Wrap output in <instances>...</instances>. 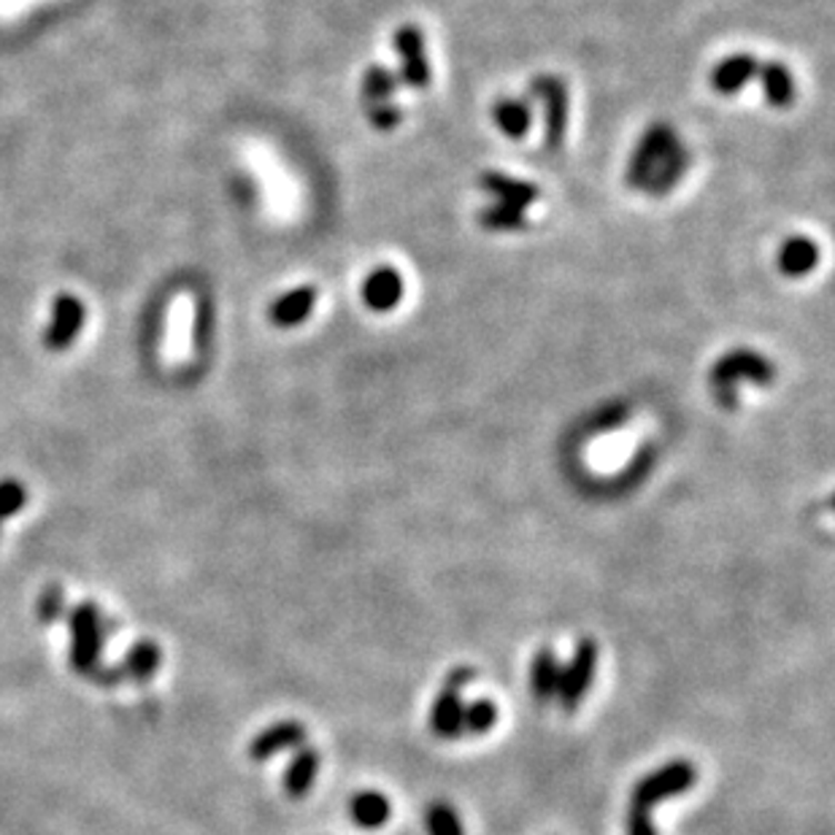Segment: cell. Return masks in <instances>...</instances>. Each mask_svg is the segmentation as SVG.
I'll use <instances>...</instances> for the list:
<instances>
[{
	"mask_svg": "<svg viewBox=\"0 0 835 835\" xmlns=\"http://www.w3.org/2000/svg\"><path fill=\"white\" fill-rule=\"evenodd\" d=\"M560 663L554 657L552 650H541L530 663V693L535 695V701L546 703L550 697L557 695L560 687Z\"/></svg>",
	"mask_w": 835,
	"mask_h": 835,
	"instance_id": "obj_17",
	"label": "cell"
},
{
	"mask_svg": "<svg viewBox=\"0 0 835 835\" xmlns=\"http://www.w3.org/2000/svg\"><path fill=\"white\" fill-rule=\"evenodd\" d=\"M24 501H28V492L20 482H0V525L9 516H14L24 506Z\"/></svg>",
	"mask_w": 835,
	"mask_h": 835,
	"instance_id": "obj_26",
	"label": "cell"
},
{
	"mask_svg": "<svg viewBox=\"0 0 835 835\" xmlns=\"http://www.w3.org/2000/svg\"><path fill=\"white\" fill-rule=\"evenodd\" d=\"M757 71L759 66L752 54H731V58H725L714 68V90L722 92V95H735V92L744 90V87L750 84V79L757 77Z\"/></svg>",
	"mask_w": 835,
	"mask_h": 835,
	"instance_id": "obj_14",
	"label": "cell"
},
{
	"mask_svg": "<svg viewBox=\"0 0 835 835\" xmlns=\"http://www.w3.org/2000/svg\"><path fill=\"white\" fill-rule=\"evenodd\" d=\"M530 98L544 101L546 114V147L557 149L569 128V90L557 77H535L530 82Z\"/></svg>",
	"mask_w": 835,
	"mask_h": 835,
	"instance_id": "obj_7",
	"label": "cell"
},
{
	"mask_svg": "<svg viewBox=\"0 0 835 835\" xmlns=\"http://www.w3.org/2000/svg\"><path fill=\"white\" fill-rule=\"evenodd\" d=\"M473 678V671L457 668L446 678L444 690L435 697L433 712H430V727L439 738H460L463 735V708L465 703L460 701V690Z\"/></svg>",
	"mask_w": 835,
	"mask_h": 835,
	"instance_id": "obj_6",
	"label": "cell"
},
{
	"mask_svg": "<svg viewBox=\"0 0 835 835\" xmlns=\"http://www.w3.org/2000/svg\"><path fill=\"white\" fill-rule=\"evenodd\" d=\"M776 371L763 354L750 352V349H733L725 358H720V363L712 371V388L716 401L722 403L727 411L735 409L738 395H735V384L738 382H752V384H768L774 382Z\"/></svg>",
	"mask_w": 835,
	"mask_h": 835,
	"instance_id": "obj_2",
	"label": "cell"
},
{
	"mask_svg": "<svg viewBox=\"0 0 835 835\" xmlns=\"http://www.w3.org/2000/svg\"><path fill=\"white\" fill-rule=\"evenodd\" d=\"M365 117H368V122H371L376 130H395L398 122L403 120L401 109H398V105H392L390 101L365 103Z\"/></svg>",
	"mask_w": 835,
	"mask_h": 835,
	"instance_id": "obj_27",
	"label": "cell"
},
{
	"mask_svg": "<svg viewBox=\"0 0 835 835\" xmlns=\"http://www.w3.org/2000/svg\"><path fill=\"white\" fill-rule=\"evenodd\" d=\"M105 635H109V625L95 603L87 601L71 614V668L101 687H114L122 682V673L120 668L101 665Z\"/></svg>",
	"mask_w": 835,
	"mask_h": 835,
	"instance_id": "obj_1",
	"label": "cell"
},
{
	"mask_svg": "<svg viewBox=\"0 0 835 835\" xmlns=\"http://www.w3.org/2000/svg\"><path fill=\"white\" fill-rule=\"evenodd\" d=\"M597 644L592 638H582L576 644V652H573L569 668L560 671V687H557V697L563 703L565 712H576L582 706L584 695H587L592 678H595V668H597Z\"/></svg>",
	"mask_w": 835,
	"mask_h": 835,
	"instance_id": "obj_5",
	"label": "cell"
},
{
	"mask_svg": "<svg viewBox=\"0 0 835 835\" xmlns=\"http://www.w3.org/2000/svg\"><path fill=\"white\" fill-rule=\"evenodd\" d=\"M401 79L384 66H371L363 73V82H360V92H363L365 103H384L390 101L392 92L398 90Z\"/></svg>",
	"mask_w": 835,
	"mask_h": 835,
	"instance_id": "obj_22",
	"label": "cell"
},
{
	"mask_svg": "<svg viewBox=\"0 0 835 835\" xmlns=\"http://www.w3.org/2000/svg\"><path fill=\"white\" fill-rule=\"evenodd\" d=\"M306 741V727L301 722H276V725L265 727L263 733H258V738L249 744V757L263 763V759H271L273 754L284 752V750H298Z\"/></svg>",
	"mask_w": 835,
	"mask_h": 835,
	"instance_id": "obj_10",
	"label": "cell"
},
{
	"mask_svg": "<svg viewBox=\"0 0 835 835\" xmlns=\"http://www.w3.org/2000/svg\"><path fill=\"white\" fill-rule=\"evenodd\" d=\"M816 263H819V247L812 239H806V235L787 239L782 249H778V271L784 276H806V273L814 271Z\"/></svg>",
	"mask_w": 835,
	"mask_h": 835,
	"instance_id": "obj_15",
	"label": "cell"
},
{
	"mask_svg": "<svg viewBox=\"0 0 835 835\" xmlns=\"http://www.w3.org/2000/svg\"><path fill=\"white\" fill-rule=\"evenodd\" d=\"M39 616L41 622H54L58 616H62V608H66V595H62L60 587H47L41 592L39 597Z\"/></svg>",
	"mask_w": 835,
	"mask_h": 835,
	"instance_id": "obj_28",
	"label": "cell"
},
{
	"mask_svg": "<svg viewBox=\"0 0 835 835\" xmlns=\"http://www.w3.org/2000/svg\"><path fill=\"white\" fill-rule=\"evenodd\" d=\"M403 276L395 268L382 265L371 271L363 282V301L371 311H392L403 298Z\"/></svg>",
	"mask_w": 835,
	"mask_h": 835,
	"instance_id": "obj_11",
	"label": "cell"
},
{
	"mask_svg": "<svg viewBox=\"0 0 835 835\" xmlns=\"http://www.w3.org/2000/svg\"><path fill=\"white\" fill-rule=\"evenodd\" d=\"M84 303L77 295H58L52 301V316H49L47 335H43V344L52 352H66L68 346L77 341V335L84 328Z\"/></svg>",
	"mask_w": 835,
	"mask_h": 835,
	"instance_id": "obj_8",
	"label": "cell"
},
{
	"mask_svg": "<svg viewBox=\"0 0 835 835\" xmlns=\"http://www.w3.org/2000/svg\"><path fill=\"white\" fill-rule=\"evenodd\" d=\"M627 835H657L654 833L650 812L641 806H633V803H631V814H627Z\"/></svg>",
	"mask_w": 835,
	"mask_h": 835,
	"instance_id": "obj_29",
	"label": "cell"
},
{
	"mask_svg": "<svg viewBox=\"0 0 835 835\" xmlns=\"http://www.w3.org/2000/svg\"><path fill=\"white\" fill-rule=\"evenodd\" d=\"M160 660H163V654H160V646L154 641H139L133 650L124 654V660L117 668L122 673V682L124 678H130V682H149L158 673Z\"/></svg>",
	"mask_w": 835,
	"mask_h": 835,
	"instance_id": "obj_18",
	"label": "cell"
},
{
	"mask_svg": "<svg viewBox=\"0 0 835 835\" xmlns=\"http://www.w3.org/2000/svg\"><path fill=\"white\" fill-rule=\"evenodd\" d=\"M495 722H497V706L492 701H487V697H479V701H473L463 708V733L484 735L495 727Z\"/></svg>",
	"mask_w": 835,
	"mask_h": 835,
	"instance_id": "obj_24",
	"label": "cell"
},
{
	"mask_svg": "<svg viewBox=\"0 0 835 835\" xmlns=\"http://www.w3.org/2000/svg\"><path fill=\"white\" fill-rule=\"evenodd\" d=\"M425 822L430 835H465L457 812H454L452 806H446V803H433V806L427 808Z\"/></svg>",
	"mask_w": 835,
	"mask_h": 835,
	"instance_id": "obj_25",
	"label": "cell"
},
{
	"mask_svg": "<svg viewBox=\"0 0 835 835\" xmlns=\"http://www.w3.org/2000/svg\"><path fill=\"white\" fill-rule=\"evenodd\" d=\"M316 290L314 286H295V290L284 292L268 309V320L276 328H295L314 311Z\"/></svg>",
	"mask_w": 835,
	"mask_h": 835,
	"instance_id": "obj_13",
	"label": "cell"
},
{
	"mask_svg": "<svg viewBox=\"0 0 835 835\" xmlns=\"http://www.w3.org/2000/svg\"><path fill=\"white\" fill-rule=\"evenodd\" d=\"M320 752L309 750V746H298L295 757L286 765L284 774V789L290 797H303L314 787L316 774H320Z\"/></svg>",
	"mask_w": 835,
	"mask_h": 835,
	"instance_id": "obj_16",
	"label": "cell"
},
{
	"mask_svg": "<svg viewBox=\"0 0 835 835\" xmlns=\"http://www.w3.org/2000/svg\"><path fill=\"white\" fill-rule=\"evenodd\" d=\"M678 143L682 141H678L676 130L671 124L654 122L652 128H646V133L635 143L631 163H627V184L635 187V190H646L654 171H657L660 163L668 158Z\"/></svg>",
	"mask_w": 835,
	"mask_h": 835,
	"instance_id": "obj_3",
	"label": "cell"
},
{
	"mask_svg": "<svg viewBox=\"0 0 835 835\" xmlns=\"http://www.w3.org/2000/svg\"><path fill=\"white\" fill-rule=\"evenodd\" d=\"M492 120L497 122L503 135L522 139L530 130V122H533V111H530L527 101H522V98H501V101H495V105H492Z\"/></svg>",
	"mask_w": 835,
	"mask_h": 835,
	"instance_id": "obj_20",
	"label": "cell"
},
{
	"mask_svg": "<svg viewBox=\"0 0 835 835\" xmlns=\"http://www.w3.org/2000/svg\"><path fill=\"white\" fill-rule=\"evenodd\" d=\"M349 814H352V822L358 827L376 831V827L388 825L392 808H390V801L382 793L365 789V793H358L352 797V803H349Z\"/></svg>",
	"mask_w": 835,
	"mask_h": 835,
	"instance_id": "obj_19",
	"label": "cell"
},
{
	"mask_svg": "<svg viewBox=\"0 0 835 835\" xmlns=\"http://www.w3.org/2000/svg\"><path fill=\"white\" fill-rule=\"evenodd\" d=\"M695 778H697L695 765L687 763V759H676V763L663 765V768H657L654 774L641 778V782L635 784L633 806H641L650 812V808L657 806V803L693 789Z\"/></svg>",
	"mask_w": 835,
	"mask_h": 835,
	"instance_id": "obj_4",
	"label": "cell"
},
{
	"mask_svg": "<svg viewBox=\"0 0 835 835\" xmlns=\"http://www.w3.org/2000/svg\"><path fill=\"white\" fill-rule=\"evenodd\" d=\"M395 47L398 58H401V82L414 87V90H422V87L430 84V66H427V54H425V39H422L420 30L414 24H403L401 30L395 33Z\"/></svg>",
	"mask_w": 835,
	"mask_h": 835,
	"instance_id": "obj_9",
	"label": "cell"
},
{
	"mask_svg": "<svg viewBox=\"0 0 835 835\" xmlns=\"http://www.w3.org/2000/svg\"><path fill=\"white\" fill-rule=\"evenodd\" d=\"M479 224L484 230H495V233H506V230H522L527 224V217L522 209H514L509 203H495L479 211Z\"/></svg>",
	"mask_w": 835,
	"mask_h": 835,
	"instance_id": "obj_23",
	"label": "cell"
},
{
	"mask_svg": "<svg viewBox=\"0 0 835 835\" xmlns=\"http://www.w3.org/2000/svg\"><path fill=\"white\" fill-rule=\"evenodd\" d=\"M759 82H763V95L765 101L776 109H787L795 101V79L787 71V66L782 62H768V66L759 68Z\"/></svg>",
	"mask_w": 835,
	"mask_h": 835,
	"instance_id": "obj_21",
	"label": "cell"
},
{
	"mask_svg": "<svg viewBox=\"0 0 835 835\" xmlns=\"http://www.w3.org/2000/svg\"><path fill=\"white\" fill-rule=\"evenodd\" d=\"M479 182H482V190L487 192V195L497 198V203H509L514 205V209L525 211L527 205L539 201V187L522 182V179L506 177V173L501 171H484Z\"/></svg>",
	"mask_w": 835,
	"mask_h": 835,
	"instance_id": "obj_12",
	"label": "cell"
}]
</instances>
